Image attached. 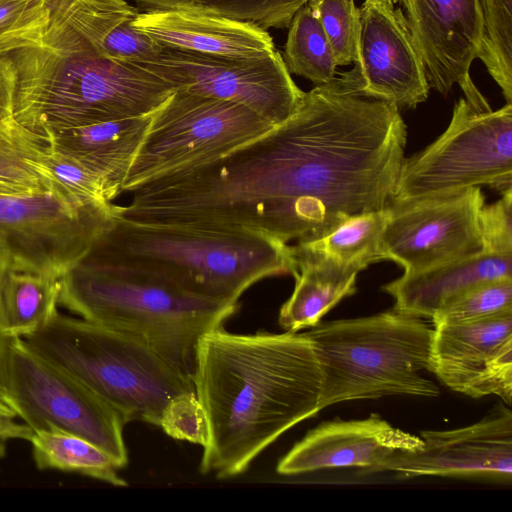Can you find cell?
Listing matches in <instances>:
<instances>
[{"label":"cell","mask_w":512,"mask_h":512,"mask_svg":"<svg viewBox=\"0 0 512 512\" xmlns=\"http://www.w3.org/2000/svg\"><path fill=\"white\" fill-rule=\"evenodd\" d=\"M422 446L420 436L392 426L377 414L357 420L335 418L310 430L279 460L276 471L283 476L341 467L373 472L394 453L416 452Z\"/></svg>","instance_id":"obj_18"},{"label":"cell","mask_w":512,"mask_h":512,"mask_svg":"<svg viewBox=\"0 0 512 512\" xmlns=\"http://www.w3.org/2000/svg\"><path fill=\"white\" fill-rule=\"evenodd\" d=\"M35 140L32 167L46 189L80 206L108 204L120 194L78 159Z\"/></svg>","instance_id":"obj_27"},{"label":"cell","mask_w":512,"mask_h":512,"mask_svg":"<svg viewBox=\"0 0 512 512\" xmlns=\"http://www.w3.org/2000/svg\"><path fill=\"white\" fill-rule=\"evenodd\" d=\"M403 14L424 63L430 88L447 95L458 84L480 110H491L470 77L481 33L479 0H392Z\"/></svg>","instance_id":"obj_16"},{"label":"cell","mask_w":512,"mask_h":512,"mask_svg":"<svg viewBox=\"0 0 512 512\" xmlns=\"http://www.w3.org/2000/svg\"><path fill=\"white\" fill-rule=\"evenodd\" d=\"M36 140L15 121L0 124V180L30 191L46 189L32 167Z\"/></svg>","instance_id":"obj_33"},{"label":"cell","mask_w":512,"mask_h":512,"mask_svg":"<svg viewBox=\"0 0 512 512\" xmlns=\"http://www.w3.org/2000/svg\"><path fill=\"white\" fill-rule=\"evenodd\" d=\"M192 381L209 429L200 471L219 479L244 473L321 411L322 373L305 332L211 330L198 342Z\"/></svg>","instance_id":"obj_2"},{"label":"cell","mask_w":512,"mask_h":512,"mask_svg":"<svg viewBox=\"0 0 512 512\" xmlns=\"http://www.w3.org/2000/svg\"><path fill=\"white\" fill-rule=\"evenodd\" d=\"M387 218V207L352 216L321 238L290 246L291 259L329 264L358 274L384 260L380 239Z\"/></svg>","instance_id":"obj_24"},{"label":"cell","mask_w":512,"mask_h":512,"mask_svg":"<svg viewBox=\"0 0 512 512\" xmlns=\"http://www.w3.org/2000/svg\"><path fill=\"white\" fill-rule=\"evenodd\" d=\"M274 126L239 103L175 90L152 113L121 193L215 160Z\"/></svg>","instance_id":"obj_8"},{"label":"cell","mask_w":512,"mask_h":512,"mask_svg":"<svg viewBox=\"0 0 512 512\" xmlns=\"http://www.w3.org/2000/svg\"><path fill=\"white\" fill-rule=\"evenodd\" d=\"M480 185L501 194L512 190V103L485 111L463 97L455 104L447 129L405 158L394 200Z\"/></svg>","instance_id":"obj_10"},{"label":"cell","mask_w":512,"mask_h":512,"mask_svg":"<svg viewBox=\"0 0 512 512\" xmlns=\"http://www.w3.org/2000/svg\"><path fill=\"white\" fill-rule=\"evenodd\" d=\"M422 449L397 452L373 472L400 477L439 476L512 480V412L498 405L472 425L451 430L422 431Z\"/></svg>","instance_id":"obj_15"},{"label":"cell","mask_w":512,"mask_h":512,"mask_svg":"<svg viewBox=\"0 0 512 512\" xmlns=\"http://www.w3.org/2000/svg\"><path fill=\"white\" fill-rule=\"evenodd\" d=\"M512 277V255L481 251L478 254L405 273L383 286L394 309L431 320L450 300L469 288L494 279Z\"/></svg>","instance_id":"obj_20"},{"label":"cell","mask_w":512,"mask_h":512,"mask_svg":"<svg viewBox=\"0 0 512 512\" xmlns=\"http://www.w3.org/2000/svg\"><path fill=\"white\" fill-rule=\"evenodd\" d=\"M31 192L23 187L7 183L0 180V194H13V193H25Z\"/></svg>","instance_id":"obj_39"},{"label":"cell","mask_w":512,"mask_h":512,"mask_svg":"<svg viewBox=\"0 0 512 512\" xmlns=\"http://www.w3.org/2000/svg\"><path fill=\"white\" fill-rule=\"evenodd\" d=\"M406 139L400 110L365 88L356 62L304 92L287 120L226 154L221 194L251 231L286 244L315 240L393 202Z\"/></svg>","instance_id":"obj_1"},{"label":"cell","mask_w":512,"mask_h":512,"mask_svg":"<svg viewBox=\"0 0 512 512\" xmlns=\"http://www.w3.org/2000/svg\"><path fill=\"white\" fill-rule=\"evenodd\" d=\"M159 426L171 438L204 447L209 438L205 411L195 391L174 396L164 407Z\"/></svg>","instance_id":"obj_34"},{"label":"cell","mask_w":512,"mask_h":512,"mask_svg":"<svg viewBox=\"0 0 512 512\" xmlns=\"http://www.w3.org/2000/svg\"><path fill=\"white\" fill-rule=\"evenodd\" d=\"M47 3L48 18L3 55L16 71L13 119L31 136L148 115L175 91L139 66L105 57Z\"/></svg>","instance_id":"obj_3"},{"label":"cell","mask_w":512,"mask_h":512,"mask_svg":"<svg viewBox=\"0 0 512 512\" xmlns=\"http://www.w3.org/2000/svg\"><path fill=\"white\" fill-rule=\"evenodd\" d=\"M282 57L290 74L304 77L315 86L327 83L337 75L330 43L307 3L296 11L288 26Z\"/></svg>","instance_id":"obj_28"},{"label":"cell","mask_w":512,"mask_h":512,"mask_svg":"<svg viewBox=\"0 0 512 512\" xmlns=\"http://www.w3.org/2000/svg\"><path fill=\"white\" fill-rule=\"evenodd\" d=\"M151 117L152 113L54 130L37 140L78 159L121 193Z\"/></svg>","instance_id":"obj_21"},{"label":"cell","mask_w":512,"mask_h":512,"mask_svg":"<svg viewBox=\"0 0 512 512\" xmlns=\"http://www.w3.org/2000/svg\"><path fill=\"white\" fill-rule=\"evenodd\" d=\"M133 65L174 90L244 105L275 126L296 111L304 95L278 50L253 58H228L161 47L153 57Z\"/></svg>","instance_id":"obj_12"},{"label":"cell","mask_w":512,"mask_h":512,"mask_svg":"<svg viewBox=\"0 0 512 512\" xmlns=\"http://www.w3.org/2000/svg\"><path fill=\"white\" fill-rule=\"evenodd\" d=\"M512 311V277L479 283L446 303L431 322H464Z\"/></svg>","instance_id":"obj_31"},{"label":"cell","mask_w":512,"mask_h":512,"mask_svg":"<svg viewBox=\"0 0 512 512\" xmlns=\"http://www.w3.org/2000/svg\"><path fill=\"white\" fill-rule=\"evenodd\" d=\"M322 373L320 410L392 395L437 397L428 371L433 327L392 308L371 316L320 321L305 332Z\"/></svg>","instance_id":"obj_7"},{"label":"cell","mask_w":512,"mask_h":512,"mask_svg":"<svg viewBox=\"0 0 512 512\" xmlns=\"http://www.w3.org/2000/svg\"><path fill=\"white\" fill-rule=\"evenodd\" d=\"M61 277L21 264L0 266V334L25 337L43 326L57 311Z\"/></svg>","instance_id":"obj_23"},{"label":"cell","mask_w":512,"mask_h":512,"mask_svg":"<svg viewBox=\"0 0 512 512\" xmlns=\"http://www.w3.org/2000/svg\"><path fill=\"white\" fill-rule=\"evenodd\" d=\"M59 306L144 343L190 380L200 338L239 308L84 260L61 277Z\"/></svg>","instance_id":"obj_5"},{"label":"cell","mask_w":512,"mask_h":512,"mask_svg":"<svg viewBox=\"0 0 512 512\" xmlns=\"http://www.w3.org/2000/svg\"><path fill=\"white\" fill-rule=\"evenodd\" d=\"M80 260L233 303L256 282L294 272L290 245L270 236L133 221L118 214V205L113 221Z\"/></svg>","instance_id":"obj_4"},{"label":"cell","mask_w":512,"mask_h":512,"mask_svg":"<svg viewBox=\"0 0 512 512\" xmlns=\"http://www.w3.org/2000/svg\"><path fill=\"white\" fill-rule=\"evenodd\" d=\"M483 250L491 253L512 255V190L482 207L479 215Z\"/></svg>","instance_id":"obj_36"},{"label":"cell","mask_w":512,"mask_h":512,"mask_svg":"<svg viewBox=\"0 0 512 512\" xmlns=\"http://www.w3.org/2000/svg\"><path fill=\"white\" fill-rule=\"evenodd\" d=\"M33 431L22 421H17L14 411L0 396V440L21 439L29 441Z\"/></svg>","instance_id":"obj_38"},{"label":"cell","mask_w":512,"mask_h":512,"mask_svg":"<svg viewBox=\"0 0 512 512\" xmlns=\"http://www.w3.org/2000/svg\"><path fill=\"white\" fill-rule=\"evenodd\" d=\"M49 11L47 0H0V57L17 49Z\"/></svg>","instance_id":"obj_35"},{"label":"cell","mask_w":512,"mask_h":512,"mask_svg":"<svg viewBox=\"0 0 512 512\" xmlns=\"http://www.w3.org/2000/svg\"><path fill=\"white\" fill-rule=\"evenodd\" d=\"M5 441L0 440V459L5 455Z\"/></svg>","instance_id":"obj_40"},{"label":"cell","mask_w":512,"mask_h":512,"mask_svg":"<svg viewBox=\"0 0 512 512\" xmlns=\"http://www.w3.org/2000/svg\"><path fill=\"white\" fill-rule=\"evenodd\" d=\"M16 85V71L11 60L0 57V124L14 121L13 102Z\"/></svg>","instance_id":"obj_37"},{"label":"cell","mask_w":512,"mask_h":512,"mask_svg":"<svg viewBox=\"0 0 512 512\" xmlns=\"http://www.w3.org/2000/svg\"><path fill=\"white\" fill-rule=\"evenodd\" d=\"M161 47L228 58L273 53L269 32L253 23L184 10H146L132 23Z\"/></svg>","instance_id":"obj_19"},{"label":"cell","mask_w":512,"mask_h":512,"mask_svg":"<svg viewBox=\"0 0 512 512\" xmlns=\"http://www.w3.org/2000/svg\"><path fill=\"white\" fill-rule=\"evenodd\" d=\"M105 57L137 64L161 46L132 25L140 12L126 0H48Z\"/></svg>","instance_id":"obj_22"},{"label":"cell","mask_w":512,"mask_h":512,"mask_svg":"<svg viewBox=\"0 0 512 512\" xmlns=\"http://www.w3.org/2000/svg\"><path fill=\"white\" fill-rule=\"evenodd\" d=\"M147 10H184L246 21L266 30L288 28L307 0H132Z\"/></svg>","instance_id":"obj_29"},{"label":"cell","mask_w":512,"mask_h":512,"mask_svg":"<svg viewBox=\"0 0 512 512\" xmlns=\"http://www.w3.org/2000/svg\"><path fill=\"white\" fill-rule=\"evenodd\" d=\"M0 396L33 432L76 434L109 453L121 468L128 464L120 415L36 354L21 337L6 338L0 359Z\"/></svg>","instance_id":"obj_9"},{"label":"cell","mask_w":512,"mask_h":512,"mask_svg":"<svg viewBox=\"0 0 512 512\" xmlns=\"http://www.w3.org/2000/svg\"><path fill=\"white\" fill-rule=\"evenodd\" d=\"M428 371L472 398H512V311L493 317L433 324Z\"/></svg>","instance_id":"obj_14"},{"label":"cell","mask_w":512,"mask_h":512,"mask_svg":"<svg viewBox=\"0 0 512 512\" xmlns=\"http://www.w3.org/2000/svg\"><path fill=\"white\" fill-rule=\"evenodd\" d=\"M481 33L476 58L512 102V0H479Z\"/></svg>","instance_id":"obj_30"},{"label":"cell","mask_w":512,"mask_h":512,"mask_svg":"<svg viewBox=\"0 0 512 512\" xmlns=\"http://www.w3.org/2000/svg\"><path fill=\"white\" fill-rule=\"evenodd\" d=\"M117 205L80 206L51 189L0 194V266L63 276L113 221Z\"/></svg>","instance_id":"obj_11"},{"label":"cell","mask_w":512,"mask_h":512,"mask_svg":"<svg viewBox=\"0 0 512 512\" xmlns=\"http://www.w3.org/2000/svg\"><path fill=\"white\" fill-rule=\"evenodd\" d=\"M295 287L281 306L278 321L299 332L318 324L343 298L356 292L357 273L323 263L293 262Z\"/></svg>","instance_id":"obj_25"},{"label":"cell","mask_w":512,"mask_h":512,"mask_svg":"<svg viewBox=\"0 0 512 512\" xmlns=\"http://www.w3.org/2000/svg\"><path fill=\"white\" fill-rule=\"evenodd\" d=\"M330 43L337 66L358 60L359 18L354 0H308Z\"/></svg>","instance_id":"obj_32"},{"label":"cell","mask_w":512,"mask_h":512,"mask_svg":"<svg viewBox=\"0 0 512 512\" xmlns=\"http://www.w3.org/2000/svg\"><path fill=\"white\" fill-rule=\"evenodd\" d=\"M308 1V0H307Z\"/></svg>","instance_id":"obj_41"},{"label":"cell","mask_w":512,"mask_h":512,"mask_svg":"<svg viewBox=\"0 0 512 512\" xmlns=\"http://www.w3.org/2000/svg\"><path fill=\"white\" fill-rule=\"evenodd\" d=\"M22 339L113 408L125 424L159 426L170 399L195 391L192 380L144 343L59 310Z\"/></svg>","instance_id":"obj_6"},{"label":"cell","mask_w":512,"mask_h":512,"mask_svg":"<svg viewBox=\"0 0 512 512\" xmlns=\"http://www.w3.org/2000/svg\"><path fill=\"white\" fill-rule=\"evenodd\" d=\"M358 18L357 63L365 88L399 110L424 102L430 86L402 9L392 0H365Z\"/></svg>","instance_id":"obj_17"},{"label":"cell","mask_w":512,"mask_h":512,"mask_svg":"<svg viewBox=\"0 0 512 512\" xmlns=\"http://www.w3.org/2000/svg\"><path fill=\"white\" fill-rule=\"evenodd\" d=\"M484 204L479 187L394 200L380 239L384 260L412 273L480 253Z\"/></svg>","instance_id":"obj_13"},{"label":"cell","mask_w":512,"mask_h":512,"mask_svg":"<svg viewBox=\"0 0 512 512\" xmlns=\"http://www.w3.org/2000/svg\"><path fill=\"white\" fill-rule=\"evenodd\" d=\"M29 442L33 461L40 470L77 473L113 486H127L118 474L122 469L119 463L81 436L61 430H40L32 433Z\"/></svg>","instance_id":"obj_26"}]
</instances>
